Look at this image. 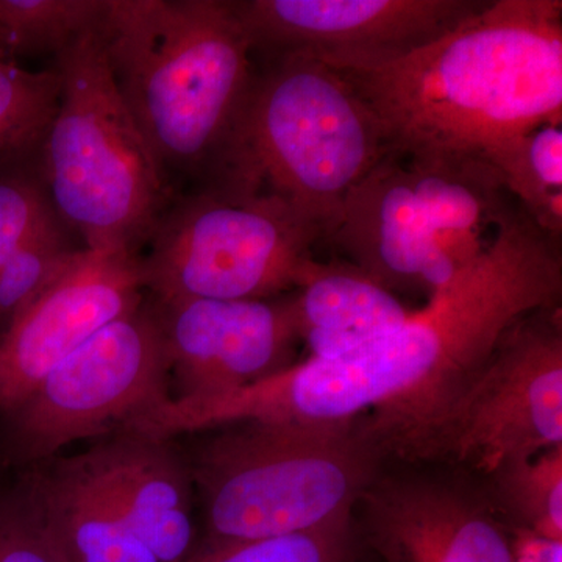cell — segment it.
I'll use <instances>...</instances> for the list:
<instances>
[{"label": "cell", "instance_id": "cell-15", "mask_svg": "<svg viewBox=\"0 0 562 562\" xmlns=\"http://www.w3.org/2000/svg\"><path fill=\"white\" fill-rule=\"evenodd\" d=\"M79 454L99 490L158 562H187L201 535L190 469L171 439L120 431Z\"/></svg>", "mask_w": 562, "mask_h": 562}, {"label": "cell", "instance_id": "cell-10", "mask_svg": "<svg viewBox=\"0 0 562 562\" xmlns=\"http://www.w3.org/2000/svg\"><path fill=\"white\" fill-rule=\"evenodd\" d=\"M562 446L560 305L513 324L406 461H442L491 479L513 462Z\"/></svg>", "mask_w": 562, "mask_h": 562}, {"label": "cell", "instance_id": "cell-12", "mask_svg": "<svg viewBox=\"0 0 562 562\" xmlns=\"http://www.w3.org/2000/svg\"><path fill=\"white\" fill-rule=\"evenodd\" d=\"M139 255L81 247L0 333V419L103 327L144 302Z\"/></svg>", "mask_w": 562, "mask_h": 562}, {"label": "cell", "instance_id": "cell-24", "mask_svg": "<svg viewBox=\"0 0 562 562\" xmlns=\"http://www.w3.org/2000/svg\"><path fill=\"white\" fill-rule=\"evenodd\" d=\"M50 210L40 173L24 168L21 158L0 162V269Z\"/></svg>", "mask_w": 562, "mask_h": 562}, {"label": "cell", "instance_id": "cell-4", "mask_svg": "<svg viewBox=\"0 0 562 562\" xmlns=\"http://www.w3.org/2000/svg\"><path fill=\"white\" fill-rule=\"evenodd\" d=\"M262 61L217 187L273 195L327 241L390 154L382 127L339 70L303 55Z\"/></svg>", "mask_w": 562, "mask_h": 562}, {"label": "cell", "instance_id": "cell-26", "mask_svg": "<svg viewBox=\"0 0 562 562\" xmlns=\"http://www.w3.org/2000/svg\"><path fill=\"white\" fill-rule=\"evenodd\" d=\"M512 549L513 562H562V541L520 528L512 530Z\"/></svg>", "mask_w": 562, "mask_h": 562}, {"label": "cell", "instance_id": "cell-6", "mask_svg": "<svg viewBox=\"0 0 562 562\" xmlns=\"http://www.w3.org/2000/svg\"><path fill=\"white\" fill-rule=\"evenodd\" d=\"M508 198L486 162L387 154L350 192L327 241L386 290L428 301L490 249L513 213Z\"/></svg>", "mask_w": 562, "mask_h": 562}, {"label": "cell", "instance_id": "cell-5", "mask_svg": "<svg viewBox=\"0 0 562 562\" xmlns=\"http://www.w3.org/2000/svg\"><path fill=\"white\" fill-rule=\"evenodd\" d=\"M183 453L201 501L203 542L279 538L351 516L382 453L360 420L239 422Z\"/></svg>", "mask_w": 562, "mask_h": 562}, {"label": "cell", "instance_id": "cell-3", "mask_svg": "<svg viewBox=\"0 0 562 562\" xmlns=\"http://www.w3.org/2000/svg\"><path fill=\"white\" fill-rule=\"evenodd\" d=\"M101 32L165 181L181 173L220 184L257 77L233 2L106 0Z\"/></svg>", "mask_w": 562, "mask_h": 562}, {"label": "cell", "instance_id": "cell-16", "mask_svg": "<svg viewBox=\"0 0 562 562\" xmlns=\"http://www.w3.org/2000/svg\"><path fill=\"white\" fill-rule=\"evenodd\" d=\"M20 482L63 562H158L99 490L80 454L29 469Z\"/></svg>", "mask_w": 562, "mask_h": 562}, {"label": "cell", "instance_id": "cell-18", "mask_svg": "<svg viewBox=\"0 0 562 562\" xmlns=\"http://www.w3.org/2000/svg\"><path fill=\"white\" fill-rule=\"evenodd\" d=\"M509 198L550 238L562 236V122H547L491 155Z\"/></svg>", "mask_w": 562, "mask_h": 562}, {"label": "cell", "instance_id": "cell-7", "mask_svg": "<svg viewBox=\"0 0 562 562\" xmlns=\"http://www.w3.org/2000/svg\"><path fill=\"white\" fill-rule=\"evenodd\" d=\"M101 27L55 57L60 98L40 176L83 247L138 255L166 209V181L111 72Z\"/></svg>", "mask_w": 562, "mask_h": 562}, {"label": "cell", "instance_id": "cell-17", "mask_svg": "<svg viewBox=\"0 0 562 562\" xmlns=\"http://www.w3.org/2000/svg\"><path fill=\"white\" fill-rule=\"evenodd\" d=\"M291 295L301 344L312 360H336L405 324L414 310L349 262L317 261Z\"/></svg>", "mask_w": 562, "mask_h": 562}, {"label": "cell", "instance_id": "cell-14", "mask_svg": "<svg viewBox=\"0 0 562 562\" xmlns=\"http://www.w3.org/2000/svg\"><path fill=\"white\" fill-rule=\"evenodd\" d=\"M358 505L369 546L383 562H513L508 522L468 486L379 475Z\"/></svg>", "mask_w": 562, "mask_h": 562}, {"label": "cell", "instance_id": "cell-22", "mask_svg": "<svg viewBox=\"0 0 562 562\" xmlns=\"http://www.w3.org/2000/svg\"><path fill=\"white\" fill-rule=\"evenodd\" d=\"M81 249V247H80ZM76 249L65 222L54 210L44 214L0 269V328L46 290L69 265Z\"/></svg>", "mask_w": 562, "mask_h": 562}, {"label": "cell", "instance_id": "cell-1", "mask_svg": "<svg viewBox=\"0 0 562 562\" xmlns=\"http://www.w3.org/2000/svg\"><path fill=\"white\" fill-rule=\"evenodd\" d=\"M561 292V241L516 210L490 249L395 330L346 357L306 358L228 394L171 398L149 427L176 439L239 422L358 419L380 453L405 460L503 333L527 314L560 305Z\"/></svg>", "mask_w": 562, "mask_h": 562}, {"label": "cell", "instance_id": "cell-2", "mask_svg": "<svg viewBox=\"0 0 562 562\" xmlns=\"http://www.w3.org/2000/svg\"><path fill=\"white\" fill-rule=\"evenodd\" d=\"M336 70L371 106L390 154L487 162L562 122V2L491 0L401 60Z\"/></svg>", "mask_w": 562, "mask_h": 562}, {"label": "cell", "instance_id": "cell-27", "mask_svg": "<svg viewBox=\"0 0 562 562\" xmlns=\"http://www.w3.org/2000/svg\"><path fill=\"white\" fill-rule=\"evenodd\" d=\"M0 57H2V54H0ZM3 58V57H2Z\"/></svg>", "mask_w": 562, "mask_h": 562}, {"label": "cell", "instance_id": "cell-25", "mask_svg": "<svg viewBox=\"0 0 562 562\" xmlns=\"http://www.w3.org/2000/svg\"><path fill=\"white\" fill-rule=\"evenodd\" d=\"M0 562H63L44 535L20 480L0 494Z\"/></svg>", "mask_w": 562, "mask_h": 562}, {"label": "cell", "instance_id": "cell-21", "mask_svg": "<svg viewBox=\"0 0 562 562\" xmlns=\"http://www.w3.org/2000/svg\"><path fill=\"white\" fill-rule=\"evenodd\" d=\"M60 98L57 70H29L0 57V162L32 154L49 131Z\"/></svg>", "mask_w": 562, "mask_h": 562}, {"label": "cell", "instance_id": "cell-28", "mask_svg": "<svg viewBox=\"0 0 562 562\" xmlns=\"http://www.w3.org/2000/svg\"><path fill=\"white\" fill-rule=\"evenodd\" d=\"M351 562H353V561H351Z\"/></svg>", "mask_w": 562, "mask_h": 562}, {"label": "cell", "instance_id": "cell-19", "mask_svg": "<svg viewBox=\"0 0 562 562\" xmlns=\"http://www.w3.org/2000/svg\"><path fill=\"white\" fill-rule=\"evenodd\" d=\"M106 0H0V54L10 61L54 55L101 27Z\"/></svg>", "mask_w": 562, "mask_h": 562}, {"label": "cell", "instance_id": "cell-13", "mask_svg": "<svg viewBox=\"0 0 562 562\" xmlns=\"http://www.w3.org/2000/svg\"><path fill=\"white\" fill-rule=\"evenodd\" d=\"M172 398H209L294 366L299 338L291 297L155 302Z\"/></svg>", "mask_w": 562, "mask_h": 562}, {"label": "cell", "instance_id": "cell-23", "mask_svg": "<svg viewBox=\"0 0 562 562\" xmlns=\"http://www.w3.org/2000/svg\"><path fill=\"white\" fill-rule=\"evenodd\" d=\"M351 516L314 530L239 542L199 541L187 562H351Z\"/></svg>", "mask_w": 562, "mask_h": 562}, {"label": "cell", "instance_id": "cell-20", "mask_svg": "<svg viewBox=\"0 0 562 562\" xmlns=\"http://www.w3.org/2000/svg\"><path fill=\"white\" fill-rule=\"evenodd\" d=\"M490 480L495 508L514 528L562 541V446L505 465Z\"/></svg>", "mask_w": 562, "mask_h": 562}, {"label": "cell", "instance_id": "cell-8", "mask_svg": "<svg viewBox=\"0 0 562 562\" xmlns=\"http://www.w3.org/2000/svg\"><path fill=\"white\" fill-rule=\"evenodd\" d=\"M321 236L280 199L205 187L162 211L139 257L151 301H265L297 291Z\"/></svg>", "mask_w": 562, "mask_h": 562}, {"label": "cell", "instance_id": "cell-9", "mask_svg": "<svg viewBox=\"0 0 562 562\" xmlns=\"http://www.w3.org/2000/svg\"><path fill=\"white\" fill-rule=\"evenodd\" d=\"M169 398L160 321L144 299L52 369L0 419V462L29 471L70 443L127 430Z\"/></svg>", "mask_w": 562, "mask_h": 562}, {"label": "cell", "instance_id": "cell-11", "mask_svg": "<svg viewBox=\"0 0 562 562\" xmlns=\"http://www.w3.org/2000/svg\"><path fill=\"white\" fill-rule=\"evenodd\" d=\"M480 0L233 2L254 57L303 55L330 68L401 60L482 10Z\"/></svg>", "mask_w": 562, "mask_h": 562}]
</instances>
